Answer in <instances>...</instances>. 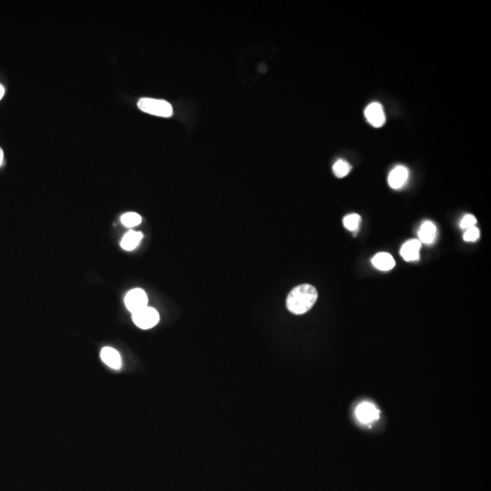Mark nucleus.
Returning <instances> with one entry per match:
<instances>
[{"label":"nucleus","instance_id":"nucleus-1","mask_svg":"<svg viewBox=\"0 0 491 491\" xmlns=\"http://www.w3.org/2000/svg\"><path fill=\"white\" fill-rule=\"evenodd\" d=\"M317 300V291L311 285L297 286L288 294L287 307L290 312L302 315L312 308Z\"/></svg>","mask_w":491,"mask_h":491},{"label":"nucleus","instance_id":"nucleus-2","mask_svg":"<svg viewBox=\"0 0 491 491\" xmlns=\"http://www.w3.org/2000/svg\"><path fill=\"white\" fill-rule=\"evenodd\" d=\"M139 110L145 113L151 114L157 117L169 118L173 115V108L170 103L156 98H143L138 103Z\"/></svg>","mask_w":491,"mask_h":491},{"label":"nucleus","instance_id":"nucleus-3","mask_svg":"<svg viewBox=\"0 0 491 491\" xmlns=\"http://www.w3.org/2000/svg\"><path fill=\"white\" fill-rule=\"evenodd\" d=\"M132 319L139 329H152L159 323V314L156 309L146 306V308L132 313Z\"/></svg>","mask_w":491,"mask_h":491},{"label":"nucleus","instance_id":"nucleus-4","mask_svg":"<svg viewBox=\"0 0 491 491\" xmlns=\"http://www.w3.org/2000/svg\"><path fill=\"white\" fill-rule=\"evenodd\" d=\"M147 296L141 288L131 289L125 297L126 309L131 313L137 312L139 309H144L147 306Z\"/></svg>","mask_w":491,"mask_h":491},{"label":"nucleus","instance_id":"nucleus-5","mask_svg":"<svg viewBox=\"0 0 491 491\" xmlns=\"http://www.w3.org/2000/svg\"><path fill=\"white\" fill-rule=\"evenodd\" d=\"M365 117L367 121L374 127H381L386 122V116L383 106L378 102H373L366 108Z\"/></svg>","mask_w":491,"mask_h":491},{"label":"nucleus","instance_id":"nucleus-6","mask_svg":"<svg viewBox=\"0 0 491 491\" xmlns=\"http://www.w3.org/2000/svg\"><path fill=\"white\" fill-rule=\"evenodd\" d=\"M356 417L360 422L369 424L379 418V410L370 402H362L356 409Z\"/></svg>","mask_w":491,"mask_h":491},{"label":"nucleus","instance_id":"nucleus-7","mask_svg":"<svg viewBox=\"0 0 491 491\" xmlns=\"http://www.w3.org/2000/svg\"><path fill=\"white\" fill-rule=\"evenodd\" d=\"M409 176H410V172L406 166H396L393 170L390 172L389 179H388L390 187H392L393 189H399L404 187L408 182Z\"/></svg>","mask_w":491,"mask_h":491},{"label":"nucleus","instance_id":"nucleus-8","mask_svg":"<svg viewBox=\"0 0 491 491\" xmlns=\"http://www.w3.org/2000/svg\"><path fill=\"white\" fill-rule=\"evenodd\" d=\"M420 248H421V242L419 240H409L402 246L400 255L406 261H415L419 259Z\"/></svg>","mask_w":491,"mask_h":491},{"label":"nucleus","instance_id":"nucleus-9","mask_svg":"<svg viewBox=\"0 0 491 491\" xmlns=\"http://www.w3.org/2000/svg\"><path fill=\"white\" fill-rule=\"evenodd\" d=\"M100 357H101L102 361L104 362L106 366H109L110 369H113V370L121 369V357H120V354L118 353L116 349L106 347L102 349Z\"/></svg>","mask_w":491,"mask_h":491},{"label":"nucleus","instance_id":"nucleus-10","mask_svg":"<svg viewBox=\"0 0 491 491\" xmlns=\"http://www.w3.org/2000/svg\"><path fill=\"white\" fill-rule=\"evenodd\" d=\"M437 237V227L431 221H426L421 225L418 231L419 241L424 244H432Z\"/></svg>","mask_w":491,"mask_h":491},{"label":"nucleus","instance_id":"nucleus-11","mask_svg":"<svg viewBox=\"0 0 491 491\" xmlns=\"http://www.w3.org/2000/svg\"><path fill=\"white\" fill-rule=\"evenodd\" d=\"M372 264L376 268L382 271H388L395 267V260L393 257L389 253L381 252L378 253L372 259Z\"/></svg>","mask_w":491,"mask_h":491},{"label":"nucleus","instance_id":"nucleus-12","mask_svg":"<svg viewBox=\"0 0 491 491\" xmlns=\"http://www.w3.org/2000/svg\"><path fill=\"white\" fill-rule=\"evenodd\" d=\"M142 239L143 234L141 232L131 230L124 236V238L122 239L120 246L123 249H125L126 251H131V250H134L135 248L138 247V244L140 243Z\"/></svg>","mask_w":491,"mask_h":491},{"label":"nucleus","instance_id":"nucleus-13","mask_svg":"<svg viewBox=\"0 0 491 491\" xmlns=\"http://www.w3.org/2000/svg\"><path fill=\"white\" fill-rule=\"evenodd\" d=\"M350 170H351V166L349 165V163L343 160V159L337 160V162L335 163L334 166H333L334 174L339 179L345 178L346 176L349 175Z\"/></svg>","mask_w":491,"mask_h":491},{"label":"nucleus","instance_id":"nucleus-14","mask_svg":"<svg viewBox=\"0 0 491 491\" xmlns=\"http://www.w3.org/2000/svg\"><path fill=\"white\" fill-rule=\"evenodd\" d=\"M360 221H361V218H360V216L357 215V214H349V215L346 216L345 218L343 219L344 227L350 231L357 230Z\"/></svg>","mask_w":491,"mask_h":491},{"label":"nucleus","instance_id":"nucleus-15","mask_svg":"<svg viewBox=\"0 0 491 491\" xmlns=\"http://www.w3.org/2000/svg\"><path fill=\"white\" fill-rule=\"evenodd\" d=\"M142 219L141 217L138 215V213L135 212H129L121 217V222L124 226L127 227H133L138 226L141 223Z\"/></svg>","mask_w":491,"mask_h":491},{"label":"nucleus","instance_id":"nucleus-16","mask_svg":"<svg viewBox=\"0 0 491 491\" xmlns=\"http://www.w3.org/2000/svg\"><path fill=\"white\" fill-rule=\"evenodd\" d=\"M479 235H480V233H479L478 227H469V228L466 229V232L463 236V239L467 242H474L476 240H479Z\"/></svg>","mask_w":491,"mask_h":491},{"label":"nucleus","instance_id":"nucleus-17","mask_svg":"<svg viewBox=\"0 0 491 491\" xmlns=\"http://www.w3.org/2000/svg\"><path fill=\"white\" fill-rule=\"evenodd\" d=\"M477 223V219L473 215H466L463 218L461 222H460V227L463 229H467L469 227H475Z\"/></svg>","mask_w":491,"mask_h":491},{"label":"nucleus","instance_id":"nucleus-18","mask_svg":"<svg viewBox=\"0 0 491 491\" xmlns=\"http://www.w3.org/2000/svg\"><path fill=\"white\" fill-rule=\"evenodd\" d=\"M3 160H4V152L2 151V148L0 147V166L3 163Z\"/></svg>","mask_w":491,"mask_h":491},{"label":"nucleus","instance_id":"nucleus-19","mask_svg":"<svg viewBox=\"0 0 491 491\" xmlns=\"http://www.w3.org/2000/svg\"><path fill=\"white\" fill-rule=\"evenodd\" d=\"M5 95V89L4 87L2 85H0V99L4 97Z\"/></svg>","mask_w":491,"mask_h":491}]
</instances>
